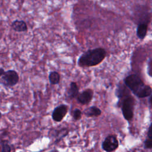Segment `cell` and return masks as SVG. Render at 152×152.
Here are the masks:
<instances>
[{
	"instance_id": "cell-18",
	"label": "cell",
	"mask_w": 152,
	"mask_h": 152,
	"mask_svg": "<svg viewBox=\"0 0 152 152\" xmlns=\"http://www.w3.org/2000/svg\"><path fill=\"white\" fill-rule=\"evenodd\" d=\"M151 124L150 125L148 130V134H147V137L150 139H152V131H151Z\"/></svg>"
},
{
	"instance_id": "cell-21",
	"label": "cell",
	"mask_w": 152,
	"mask_h": 152,
	"mask_svg": "<svg viewBox=\"0 0 152 152\" xmlns=\"http://www.w3.org/2000/svg\"><path fill=\"white\" fill-rule=\"evenodd\" d=\"M0 115H1V112H0Z\"/></svg>"
},
{
	"instance_id": "cell-10",
	"label": "cell",
	"mask_w": 152,
	"mask_h": 152,
	"mask_svg": "<svg viewBox=\"0 0 152 152\" xmlns=\"http://www.w3.org/2000/svg\"><path fill=\"white\" fill-rule=\"evenodd\" d=\"M79 94V88L75 82H71L69 87L67 91V96L70 99H75Z\"/></svg>"
},
{
	"instance_id": "cell-12",
	"label": "cell",
	"mask_w": 152,
	"mask_h": 152,
	"mask_svg": "<svg viewBox=\"0 0 152 152\" xmlns=\"http://www.w3.org/2000/svg\"><path fill=\"white\" fill-rule=\"evenodd\" d=\"M49 81L50 83L52 85H56L59 84L61 80V76L58 72L57 71H50L48 76Z\"/></svg>"
},
{
	"instance_id": "cell-16",
	"label": "cell",
	"mask_w": 152,
	"mask_h": 152,
	"mask_svg": "<svg viewBox=\"0 0 152 152\" xmlns=\"http://www.w3.org/2000/svg\"><path fill=\"white\" fill-rule=\"evenodd\" d=\"M151 72H152V63H151V58H150L147 62V74L150 77H151Z\"/></svg>"
},
{
	"instance_id": "cell-6",
	"label": "cell",
	"mask_w": 152,
	"mask_h": 152,
	"mask_svg": "<svg viewBox=\"0 0 152 152\" xmlns=\"http://www.w3.org/2000/svg\"><path fill=\"white\" fill-rule=\"evenodd\" d=\"M68 112V107L65 104H62L56 106L52 114V118L56 122L61 121Z\"/></svg>"
},
{
	"instance_id": "cell-20",
	"label": "cell",
	"mask_w": 152,
	"mask_h": 152,
	"mask_svg": "<svg viewBox=\"0 0 152 152\" xmlns=\"http://www.w3.org/2000/svg\"><path fill=\"white\" fill-rule=\"evenodd\" d=\"M49 152H58V151L56 150H52L50 151Z\"/></svg>"
},
{
	"instance_id": "cell-4",
	"label": "cell",
	"mask_w": 152,
	"mask_h": 152,
	"mask_svg": "<svg viewBox=\"0 0 152 152\" xmlns=\"http://www.w3.org/2000/svg\"><path fill=\"white\" fill-rule=\"evenodd\" d=\"M19 81L18 74L14 70L10 69L5 71L0 77V84L5 87H12Z\"/></svg>"
},
{
	"instance_id": "cell-11",
	"label": "cell",
	"mask_w": 152,
	"mask_h": 152,
	"mask_svg": "<svg viewBox=\"0 0 152 152\" xmlns=\"http://www.w3.org/2000/svg\"><path fill=\"white\" fill-rule=\"evenodd\" d=\"M129 91L128 88L126 87V86L124 84H119L117 86L116 91H115V95L117 96V97L119 99H122L124 97L126 96V95L129 94Z\"/></svg>"
},
{
	"instance_id": "cell-13",
	"label": "cell",
	"mask_w": 152,
	"mask_h": 152,
	"mask_svg": "<svg viewBox=\"0 0 152 152\" xmlns=\"http://www.w3.org/2000/svg\"><path fill=\"white\" fill-rule=\"evenodd\" d=\"M84 113L87 116H98L101 115L102 111L99 107L93 106L90 107Z\"/></svg>"
},
{
	"instance_id": "cell-8",
	"label": "cell",
	"mask_w": 152,
	"mask_h": 152,
	"mask_svg": "<svg viewBox=\"0 0 152 152\" xmlns=\"http://www.w3.org/2000/svg\"><path fill=\"white\" fill-rule=\"evenodd\" d=\"M12 28L17 32H24L26 31L28 29L27 24L23 20H14L11 24Z\"/></svg>"
},
{
	"instance_id": "cell-19",
	"label": "cell",
	"mask_w": 152,
	"mask_h": 152,
	"mask_svg": "<svg viewBox=\"0 0 152 152\" xmlns=\"http://www.w3.org/2000/svg\"><path fill=\"white\" fill-rule=\"evenodd\" d=\"M4 72H5V71H4V68H0V77L4 73Z\"/></svg>"
},
{
	"instance_id": "cell-5",
	"label": "cell",
	"mask_w": 152,
	"mask_h": 152,
	"mask_svg": "<svg viewBox=\"0 0 152 152\" xmlns=\"http://www.w3.org/2000/svg\"><path fill=\"white\" fill-rule=\"evenodd\" d=\"M119 145L118 141L115 135H108L102 142V147L106 152H112L115 150Z\"/></svg>"
},
{
	"instance_id": "cell-15",
	"label": "cell",
	"mask_w": 152,
	"mask_h": 152,
	"mask_svg": "<svg viewBox=\"0 0 152 152\" xmlns=\"http://www.w3.org/2000/svg\"><path fill=\"white\" fill-rule=\"evenodd\" d=\"M144 146L145 148L151 149L152 147V141L150 138H147L144 142Z\"/></svg>"
},
{
	"instance_id": "cell-3",
	"label": "cell",
	"mask_w": 152,
	"mask_h": 152,
	"mask_svg": "<svg viewBox=\"0 0 152 152\" xmlns=\"http://www.w3.org/2000/svg\"><path fill=\"white\" fill-rule=\"evenodd\" d=\"M122 99L121 110L124 118L127 120H131L134 116V109L135 106V99L130 94L126 95Z\"/></svg>"
},
{
	"instance_id": "cell-14",
	"label": "cell",
	"mask_w": 152,
	"mask_h": 152,
	"mask_svg": "<svg viewBox=\"0 0 152 152\" xmlns=\"http://www.w3.org/2000/svg\"><path fill=\"white\" fill-rule=\"evenodd\" d=\"M73 117H74V119H75V120L80 119V118L81 117V110L78 109H75L74 111V113H73Z\"/></svg>"
},
{
	"instance_id": "cell-9",
	"label": "cell",
	"mask_w": 152,
	"mask_h": 152,
	"mask_svg": "<svg viewBox=\"0 0 152 152\" xmlns=\"http://www.w3.org/2000/svg\"><path fill=\"white\" fill-rule=\"evenodd\" d=\"M148 24L140 23L138 24L136 30V35L140 40H143L147 33Z\"/></svg>"
},
{
	"instance_id": "cell-1",
	"label": "cell",
	"mask_w": 152,
	"mask_h": 152,
	"mask_svg": "<svg viewBox=\"0 0 152 152\" xmlns=\"http://www.w3.org/2000/svg\"><path fill=\"white\" fill-rule=\"evenodd\" d=\"M124 84L138 98H145L151 95L152 90L149 85H146L137 74L127 75L124 80Z\"/></svg>"
},
{
	"instance_id": "cell-2",
	"label": "cell",
	"mask_w": 152,
	"mask_h": 152,
	"mask_svg": "<svg viewBox=\"0 0 152 152\" xmlns=\"http://www.w3.org/2000/svg\"><path fill=\"white\" fill-rule=\"evenodd\" d=\"M106 56L107 52L103 48L88 49L79 56L77 65L83 68L97 66L103 61Z\"/></svg>"
},
{
	"instance_id": "cell-7",
	"label": "cell",
	"mask_w": 152,
	"mask_h": 152,
	"mask_svg": "<svg viewBox=\"0 0 152 152\" xmlns=\"http://www.w3.org/2000/svg\"><path fill=\"white\" fill-rule=\"evenodd\" d=\"M93 97V91L90 88H87L79 93L77 97V101L82 104L89 103Z\"/></svg>"
},
{
	"instance_id": "cell-17",
	"label": "cell",
	"mask_w": 152,
	"mask_h": 152,
	"mask_svg": "<svg viewBox=\"0 0 152 152\" xmlns=\"http://www.w3.org/2000/svg\"><path fill=\"white\" fill-rule=\"evenodd\" d=\"M2 152H10L11 147L7 144H3L2 147Z\"/></svg>"
}]
</instances>
